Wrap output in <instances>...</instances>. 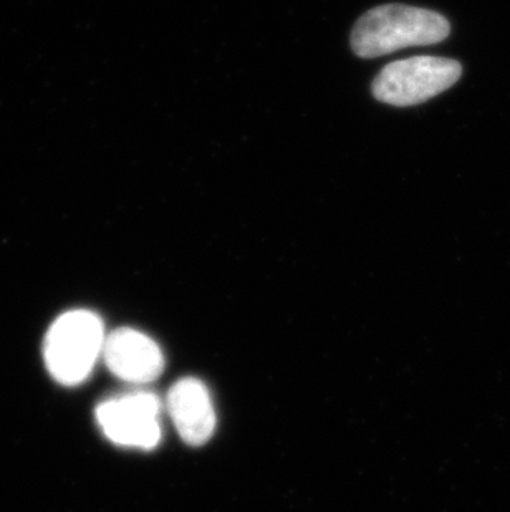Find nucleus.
I'll use <instances>...</instances> for the list:
<instances>
[{
    "label": "nucleus",
    "mask_w": 510,
    "mask_h": 512,
    "mask_svg": "<svg viewBox=\"0 0 510 512\" xmlns=\"http://www.w3.org/2000/svg\"><path fill=\"white\" fill-rule=\"evenodd\" d=\"M451 32L448 19L433 10L409 5H381L361 15L352 32L358 57L375 58L408 47L443 42Z\"/></svg>",
    "instance_id": "1"
},
{
    "label": "nucleus",
    "mask_w": 510,
    "mask_h": 512,
    "mask_svg": "<svg viewBox=\"0 0 510 512\" xmlns=\"http://www.w3.org/2000/svg\"><path fill=\"white\" fill-rule=\"evenodd\" d=\"M105 329L97 314L72 310L58 317L45 339V363L57 382L77 385L87 380L105 345Z\"/></svg>",
    "instance_id": "2"
},
{
    "label": "nucleus",
    "mask_w": 510,
    "mask_h": 512,
    "mask_svg": "<svg viewBox=\"0 0 510 512\" xmlns=\"http://www.w3.org/2000/svg\"><path fill=\"white\" fill-rule=\"evenodd\" d=\"M461 75V63L451 58H406L386 65L376 75L373 95L393 107H413L446 92Z\"/></svg>",
    "instance_id": "3"
},
{
    "label": "nucleus",
    "mask_w": 510,
    "mask_h": 512,
    "mask_svg": "<svg viewBox=\"0 0 510 512\" xmlns=\"http://www.w3.org/2000/svg\"><path fill=\"white\" fill-rule=\"evenodd\" d=\"M161 410L163 403L153 393H126L103 401L97 408V420L115 445L153 450L161 441Z\"/></svg>",
    "instance_id": "4"
},
{
    "label": "nucleus",
    "mask_w": 510,
    "mask_h": 512,
    "mask_svg": "<svg viewBox=\"0 0 510 512\" xmlns=\"http://www.w3.org/2000/svg\"><path fill=\"white\" fill-rule=\"evenodd\" d=\"M102 357L116 377L130 383H150L163 373L164 357L158 343L133 329L106 335Z\"/></svg>",
    "instance_id": "5"
},
{
    "label": "nucleus",
    "mask_w": 510,
    "mask_h": 512,
    "mask_svg": "<svg viewBox=\"0 0 510 512\" xmlns=\"http://www.w3.org/2000/svg\"><path fill=\"white\" fill-rule=\"evenodd\" d=\"M168 411L179 436L188 445L203 446L216 430L211 393L201 380L183 378L168 393Z\"/></svg>",
    "instance_id": "6"
}]
</instances>
